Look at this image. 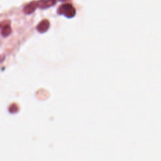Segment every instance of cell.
I'll list each match as a JSON object with an SVG mask.
<instances>
[{"label": "cell", "instance_id": "1", "mask_svg": "<svg viewBox=\"0 0 161 161\" xmlns=\"http://www.w3.org/2000/svg\"><path fill=\"white\" fill-rule=\"evenodd\" d=\"M58 13L60 14H64L67 18H72L75 15V11L72 5L66 4L59 7Z\"/></svg>", "mask_w": 161, "mask_h": 161}, {"label": "cell", "instance_id": "2", "mask_svg": "<svg viewBox=\"0 0 161 161\" xmlns=\"http://www.w3.org/2000/svg\"><path fill=\"white\" fill-rule=\"evenodd\" d=\"M49 28V23L47 20H43L37 26V30L40 33L45 32Z\"/></svg>", "mask_w": 161, "mask_h": 161}, {"label": "cell", "instance_id": "3", "mask_svg": "<svg viewBox=\"0 0 161 161\" xmlns=\"http://www.w3.org/2000/svg\"><path fill=\"white\" fill-rule=\"evenodd\" d=\"M36 9V6L35 5L34 3H31L30 4L26 5L24 8V12L26 14H30L33 13L35 9Z\"/></svg>", "mask_w": 161, "mask_h": 161}, {"label": "cell", "instance_id": "4", "mask_svg": "<svg viewBox=\"0 0 161 161\" xmlns=\"http://www.w3.org/2000/svg\"><path fill=\"white\" fill-rule=\"evenodd\" d=\"M11 28L9 25H6L3 26L2 31H1V33L3 36L6 37V36H9L11 34Z\"/></svg>", "mask_w": 161, "mask_h": 161}, {"label": "cell", "instance_id": "5", "mask_svg": "<svg viewBox=\"0 0 161 161\" xmlns=\"http://www.w3.org/2000/svg\"><path fill=\"white\" fill-rule=\"evenodd\" d=\"M9 111L11 112V113H15V112H16L17 111H18V107H17V106L16 105V104H12V105H11V106L9 107Z\"/></svg>", "mask_w": 161, "mask_h": 161}]
</instances>
